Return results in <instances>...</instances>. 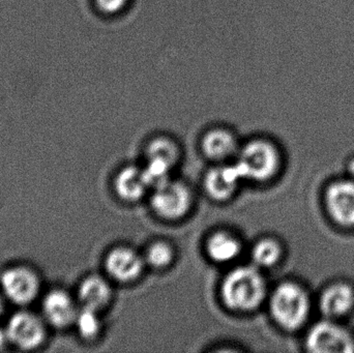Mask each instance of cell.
Returning <instances> with one entry per match:
<instances>
[{"mask_svg":"<svg viewBox=\"0 0 354 353\" xmlns=\"http://www.w3.org/2000/svg\"><path fill=\"white\" fill-rule=\"evenodd\" d=\"M221 296L231 310L250 312L266 298V280L257 267H236L223 280Z\"/></svg>","mask_w":354,"mask_h":353,"instance_id":"6da1fadb","label":"cell"},{"mask_svg":"<svg viewBox=\"0 0 354 353\" xmlns=\"http://www.w3.org/2000/svg\"><path fill=\"white\" fill-rule=\"evenodd\" d=\"M309 298L297 284L283 283L274 289L270 298V311L276 323L283 329H299L309 314Z\"/></svg>","mask_w":354,"mask_h":353,"instance_id":"7a4b0ae2","label":"cell"},{"mask_svg":"<svg viewBox=\"0 0 354 353\" xmlns=\"http://www.w3.org/2000/svg\"><path fill=\"white\" fill-rule=\"evenodd\" d=\"M235 165L243 178L264 182L278 171L280 158L274 144L262 139L250 141L239 151Z\"/></svg>","mask_w":354,"mask_h":353,"instance_id":"3957f363","label":"cell"},{"mask_svg":"<svg viewBox=\"0 0 354 353\" xmlns=\"http://www.w3.org/2000/svg\"><path fill=\"white\" fill-rule=\"evenodd\" d=\"M192 197L189 189L181 182L168 180L155 189L151 207L160 217L177 220L185 216L191 207Z\"/></svg>","mask_w":354,"mask_h":353,"instance_id":"277c9868","label":"cell"},{"mask_svg":"<svg viewBox=\"0 0 354 353\" xmlns=\"http://www.w3.org/2000/svg\"><path fill=\"white\" fill-rule=\"evenodd\" d=\"M310 352L316 353H349L354 350L351 335L333 323H320L310 331L307 338Z\"/></svg>","mask_w":354,"mask_h":353,"instance_id":"5b68a950","label":"cell"},{"mask_svg":"<svg viewBox=\"0 0 354 353\" xmlns=\"http://www.w3.org/2000/svg\"><path fill=\"white\" fill-rule=\"evenodd\" d=\"M105 267L107 273L116 281L131 282L140 277L145 261L133 249L118 247L108 253Z\"/></svg>","mask_w":354,"mask_h":353,"instance_id":"8992f818","label":"cell"},{"mask_svg":"<svg viewBox=\"0 0 354 353\" xmlns=\"http://www.w3.org/2000/svg\"><path fill=\"white\" fill-rule=\"evenodd\" d=\"M8 340L19 347L30 350L43 342L45 330L43 323L35 315L18 313L10 318L6 329Z\"/></svg>","mask_w":354,"mask_h":353,"instance_id":"52a82bcc","label":"cell"},{"mask_svg":"<svg viewBox=\"0 0 354 353\" xmlns=\"http://www.w3.org/2000/svg\"><path fill=\"white\" fill-rule=\"evenodd\" d=\"M1 285L8 298L20 305L31 302L39 292L37 276L25 267L6 271L2 275Z\"/></svg>","mask_w":354,"mask_h":353,"instance_id":"ba28073f","label":"cell"},{"mask_svg":"<svg viewBox=\"0 0 354 353\" xmlns=\"http://www.w3.org/2000/svg\"><path fill=\"white\" fill-rule=\"evenodd\" d=\"M326 204L330 216L342 225H354V182H336L328 189Z\"/></svg>","mask_w":354,"mask_h":353,"instance_id":"9c48e42d","label":"cell"},{"mask_svg":"<svg viewBox=\"0 0 354 353\" xmlns=\"http://www.w3.org/2000/svg\"><path fill=\"white\" fill-rule=\"evenodd\" d=\"M243 176L236 165L221 166L206 174L204 186L212 198L226 200L234 194Z\"/></svg>","mask_w":354,"mask_h":353,"instance_id":"30bf717a","label":"cell"},{"mask_svg":"<svg viewBox=\"0 0 354 353\" xmlns=\"http://www.w3.org/2000/svg\"><path fill=\"white\" fill-rule=\"evenodd\" d=\"M44 312L48 321L57 327H64L76 321L78 310L72 298L62 292H53L44 300Z\"/></svg>","mask_w":354,"mask_h":353,"instance_id":"8fae6325","label":"cell"},{"mask_svg":"<svg viewBox=\"0 0 354 353\" xmlns=\"http://www.w3.org/2000/svg\"><path fill=\"white\" fill-rule=\"evenodd\" d=\"M202 151L206 157L216 161L228 159L237 151V142L232 133L225 128H214L204 135Z\"/></svg>","mask_w":354,"mask_h":353,"instance_id":"7c38bea8","label":"cell"},{"mask_svg":"<svg viewBox=\"0 0 354 353\" xmlns=\"http://www.w3.org/2000/svg\"><path fill=\"white\" fill-rule=\"evenodd\" d=\"M354 303L353 289L345 284H337L322 294L320 307L322 312L328 317H339L346 314Z\"/></svg>","mask_w":354,"mask_h":353,"instance_id":"4fadbf2b","label":"cell"},{"mask_svg":"<svg viewBox=\"0 0 354 353\" xmlns=\"http://www.w3.org/2000/svg\"><path fill=\"white\" fill-rule=\"evenodd\" d=\"M111 298V287L99 276L86 278L79 288V298L85 308L100 310L110 302Z\"/></svg>","mask_w":354,"mask_h":353,"instance_id":"5bb4252c","label":"cell"},{"mask_svg":"<svg viewBox=\"0 0 354 353\" xmlns=\"http://www.w3.org/2000/svg\"><path fill=\"white\" fill-rule=\"evenodd\" d=\"M114 187L118 196L130 202L142 198L145 191L149 188L143 176L142 169H138L133 166L120 171L116 175Z\"/></svg>","mask_w":354,"mask_h":353,"instance_id":"9a60e30c","label":"cell"},{"mask_svg":"<svg viewBox=\"0 0 354 353\" xmlns=\"http://www.w3.org/2000/svg\"><path fill=\"white\" fill-rule=\"evenodd\" d=\"M206 253L216 263L234 260L241 253V244L235 236L225 231L212 234L206 242Z\"/></svg>","mask_w":354,"mask_h":353,"instance_id":"2e32d148","label":"cell"},{"mask_svg":"<svg viewBox=\"0 0 354 353\" xmlns=\"http://www.w3.org/2000/svg\"><path fill=\"white\" fill-rule=\"evenodd\" d=\"M149 160H158L174 167L179 159L176 143L166 137H158L151 141L147 149Z\"/></svg>","mask_w":354,"mask_h":353,"instance_id":"e0dca14e","label":"cell"},{"mask_svg":"<svg viewBox=\"0 0 354 353\" xmlns=\"http://www.w3.org/2000/svg\"><path fill=\"white\" fill-rule=\"evenodd\" d=\"M280 245L272 238L260 240L252 250V259L258 267H270L280 260Z\"/></svg>","mask_w":354,"mask_h":353,"instance_id":"ac0fdd59","label":"cell"},{"mask_svg":"<svg viewBox=\"0 0 354 353\" xmlns=\"http://www.w3.org/2000/svg\"><path fill=\"white\" fill-rule=\"evenodd\" d=\"M171 166L158 160H149L145 169L143 176L149 188H158L170 180Z\"/></svg>","mask_w":354,"mask_h":353,"instance_id":"d6986e66","label":"cell"},{"mask_svg":"<svg viewBox=\"0 0 354 353\" xmlns=\"http://www.w3.org/2000/svg\"><path fill=\"white\" fill-rule=\"evenodd\" d=\"M174 251L167 242H157L149 247L147 252V263L156 269H164L171 265Z\"/></svg>","mask_w":354,"mask_h":353,"instance_id":"ffe728a7","label":"cell"},{"mask_svg":"<svg viewBox=\"0 0 354 353\" xmlns=\"http://www.w3.org/2000/svg\"><path fill=\"white\" fill-rule=\"evenodd\" d=\"M97 312V311L85 307H83L82 310L78 311L75 323L83 337L93 338L99 333L101 325Z\"/></svg>","mask_w":354,"mask_h":353,"instance_id":"44dd1931","label":"cell"},{"mask_svg":"<svg viewBox=\"0 0 354 353\" xmlns=\"http://www.w3.org/2000/svg\"><path fill=\"white\" fill-rule=\"evenodd\" d=\"M129 0H95L97 8L104 14H118L128 6Z\"/></svg>","mask_w":354,"mask_h":353,"instance_id":"7402d4cb","label":"cell"},{"mask_svg":"<svg viewBox=\"0 0 354 353\" xmlns=\"http://www.w3.org/2000/svg\"><path fill=\"white\" fill-rule=\"evenodd\" d=\"M8 335H6V333H3V332L0 331V350H1L2 347H3L4 344H6V342L8 341Z\"/></svg>","mask_w":354,"mask_h":353,"instance_id":"603a6c76","label":"cell"},{"mask_svg":"<svg viewBox=\"0 0 354 353\" xmlns=\"http://www.w3.org/2000/svg\"><path fill=\"white\" fill-rule=\"evenodd\" d=\"M0 312H1V302H0Z\"/></svg>","mask_w":354,"mask_h":353,"instance_id":"cb8c5ba5","label":"cell"},{"mask_svg":"<svg viewBox=\"0 0 354 353\" xmlns=\"http://www.w3.org/2000/svg\"><path fill=\"white\" fill-rule=\"evenodd\" d=\"M353 172L354 173V163L353 164Z\"/></svg>","mask_w":354,"mask_h":353,"instance_id":"d4e9b609","label":"cell"}]
</instances>
